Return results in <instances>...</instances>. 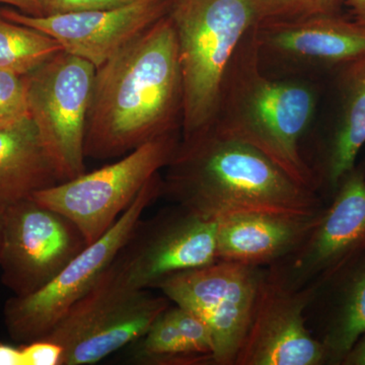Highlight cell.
<instances>
[{"mask_svg": "<svg viewBox=\"0 0 365 365\" xmlns=\"http://www.w3.org/2000/svg\"><path fill=\"white\" fill-rule=\"evenodd\" d=\"M182 108L176 33L165 16L96 68L86 158H122L158 137L182 132Z\"/></svg>", "mask_w": 365, "mask_h": 365, "instance_id": "6da1fadb", "label": "cell"}, {"mask_svg": "<svg viewBox=\"0 0 365 365\" xmlns=\"http://www.w3.org/2000/svg\"><path fill=\"white\" fill-rule=\"evenodd\" d=\"M163 195L215 220L247 211L314 215L323 210L316 191L294 181L253 146L212 128L181 138L165 167Z\"/></svg>", "mask_w": 365, "mask_h": 365, "instance_id": "7a4b0ae2", "label": "cell"}, {"mask_svg": "<svg viewBox=\"0 0 365 365\" xmlns=\"http://www.w3.org/2000/svg\"><path fill=\"white\" fill-rule=\"evenodd\" d=\"M256 25L245 36L228 66L215 119L208 128L253 146L294 181L317 191L316 176L299 145L314 117L316 95L307 83L277 81L264 73Z\"/></svg>", "mask_w": 365, "mask_h": 365, "instance_id": "3957f363", "label": "cell"}, {"mask_svg": "<svg viewBox=\"0 0 365 365\" xmlns=\"http://www.w3.org/2000/svg\"><path fill=\"white\" fill-rule=\"evenodd\" d=\"M167 16L179 49L186 139L212 124L228 66L257 24L256 0H168Z\"/></svg>", "mask_w": 365, "mask_h": 365, "instance_id": "277c9868", "label": "cell"}, {"mask_svg": "<svg viewBox=\"0 0 365 365\" xmlns=\"http://www.w3.org/2000/svg\"><path fill=\"white\" fill-rule=\"evenodd\" d=\"M180 140L181 131L165 134L111 165L40 190L31 198L66 216L90 245L112 227L151 178L165 169Z\"/></svg>", "mask_w": 365, "mask_h": 365, "instance_id": "5b68a950", "label": "cell"}, {"mask_svg": "<svg viewBox=\"0 0 365 365\" xmlns=\"http://www.w3.org/2000/svg\"><path fill=\"white\" fill-rule=\"evenodd\" d=\"M170 302L127 287L109 267L44 338L63 348L61 365L98 364L143 337Z\"/></svg>", "mask_w": 365, "mask_h": 365, "instance_id": "8992f818", "label": "cell"}, {"mask_svg": "<svg viewBox=\"0 0 365 365\" xmlns=\"http://www.w3.org/2000/svg\"><path fill=\"white\" fill-rule=\"evenodd\" d=\"M162 195L163 178L158 173L112 227L74 257L56 277L34 294L9 299L4 317L11 337L29 343L47 336L67 311L95 287L130 239L144 211Z\"/></svg>", "mask_w": 365, "mask_h": 365, "instance_id": "52a82bcc", "label": "cell"}, {"mask_svg": "<svg viewBox=\"0 0 365 365\" xmlns=\"http://www.w3.org/2000/svg\"><path fill=\"white\" fill-rule=\"evenodd\" d=\"M96 67L59 52L26 76L29 115L60 182L85 174V138Z\"/></svg>", "mask_w": 365, "mask_h": 365, "instance_id": "ba28073f", "label": "cell"}, {"mask_svg": "<svg viewBox=\"0 0 365 365\" xmlns=\"http://www.w3.org/2000/svg\"><path fill=\"white\" fill-rule=\"evenodd\" d=\"M265 271L260 266L216 260L174 274L155 288L205 321L212 336L215 364L235 365Z\"/></svg>", "mask_w": 365, "mask_h": 365, "instance_id": "9c48e42d", "label": "cell"}, {"mask_svg": "<svg viewBox=\"0 0 365 365\" xmlns=\"http://www.w3.org/2000/svg\"><path fill=\"white\" fill-rule=\"evenodd\" d=\"M2 282L26 297L56 277L88 246L66 216L26 198L0 212Z\"/></svg>", "mask_w": 365, "mask_h": 365, "instance_id": "30bf717a", "label": "cell"}, {"mask_svg": "<svg viewBox=\"0 0 365 365\" xmlns=\"http://www.w3.org/2000/svg\"><path fill=\"white\" fill-rule=\"evenodd\" d=\"M217 222L181 205L139 222L110 266L133 289L155 288L165 278L218 260Z\"/></svg>", "mask_w": 365, "mask_h": 365, "instance_id": "8fae6325", "label": "cell"}, {"mask_svg": "<svg viewBox=\"0 0 365 365\" xmlns=\"http://www.w3.org/2000/svg\"><path fill=\"white\" fill-rule=\"evenodd\" d=\"M318 289H295L274 270L265 271L235 365L327 364L325 348L309 332L304 316Z\"/></svg>", "mask_w": 365, "mask_h": 365, "instance_id": "7c38bea8", "label": "cell"}, {"mask_svg": "<svg viewBox=\"0 0 365 365\" xmlns=\"http://www.w3.org/2000/svg\"><path fill=\"white\" fill-rule=\"evenodd\" d=\"M304 244L273 269L289 287H318L365 251V178L347 175Z\"/></svg>", "mask_w": 365, "mask_h": 365, "instance_id": "4fadbf2b", "label": "cell"}, {"mask_svg": "<svg viewBox=\"0 0 365 365\" xmlns=\"http://www.w3.org/2000/svg\"><path fill=\"white\" fill-rule=\"evenodd\" d=\"M168 0H136L101 11L34 16L18 9H0L6 20L30 26L57 41L63 51L96 68L167 16Z\"/></svg>", "mask_w": 365, "mask_h": 365, "instance_id": "5bb4252c", "label": "cell"}, {"mask_svg": "<svg viewBox=\"0 0 365 365\" xmlns=\"http://www.w3.org/2000/svg\"><path fill=\"white\" fill-rule=\"evenodd\" d=\"M260 59L289 66L349 64L365 56V26L339 14L257 24Z\"/></svg>", "mask_w": 365, "mask_h": 365, "instance_id": "9a60e30c", "label": "cell"}, {"mask_svg": "<svg viewBox=\"0 0 365 365\" xmlns=\"http://www.w3.org/2000/svg\"><path fill=\"white\" fill-rule=\"evenodd\" d=\"M322 213L247 211L222 216L216 220L217 259L260 267L283 260L304 244Z\"/></svg>", "mask_w": 365, "mask_h": 365, "instance_id": "2e32d148", "label": "cell"}, {"mask_svg": "<svg viewBox=\"0 0 365 365\" xmlns=\"http://www.w3.org/2000/svg\"><path fill=\"white\" fill-rule=\"evenodd\" d=\"M58 182L30 117L0 127V211Z\"/></svg>", "mask_w": 365, "mask_h": 365, "instance_id": "e0dca14e", "label": "cell"}, {"mask_svg": "<svg viewBox=\"0 0 365 365\" xmlns=\"http://www.w3.org/2000/svg\"><path fill=\"white\" fill-rule=\"evenodd\" d=\"M343 79L346 86L344 107L326 165L327 180L333 189H337L353 170L365 143V68L348 64Z\"/></svg>", "mask_w": 365, "mask_h": 365, "instance_id": "ac0fdd59", "label": "cell"}, {"mask_svg": "<svg viewBox=\"0 0 365 365\" xmlns=\"http://www.w3.org/2000/svg\"><path fill=\"white\" fill-rule=\"evenodd\" d=\"M347 276L334 307L322 344L327 364H342L346 355L365 334V251L352 260Z\"/></svg>", "mask_w": 365, "mask_h": 365, "instance_id": "d6986e66", "label": "cell"}, {"mask_svg": "<svg viewBox=\"0 0 365 365\" xmlns=\"http://www.w3.org/2000/svg\"><path fill=\"white\" fill-rule=\"evenodd\" d=\"M61 51L47 34L0 16V71L28 76Z\"/></svg>", "mask_w": 365, "mask_h": 365, "instance_id": "ffe728a7", "label": "cell"}, {"mask_svg": "<svg viewBox=\"0 0 365 365\" xmlns=\"http://www.w3.org/2000/svg\"><path fill=\"white\" fill-rule=\"evenodd\" d=\"M132 360L138 364H213L206 355L192 352L182 340L168 309L135 342Z\"/></svg>", "mask_w": 365, "mask_h": 365, "instance_id": "44dd1931", "label": "cell"}, {"mask_svg": "<svg viewBox=\"0 0 365 365\" xmlns=\"http://www.w3.org/2000/svg\"><path fill=\"white\" fill-rule=\"evenodd\" d=\"M345 0H256L257 24L337 14Z\"/></svg>", "mask_w": 365, "mask_h": 365, "instance_id": "7402d4cb", "label": "cell"}, {"mask_svg": "<svg viewBox=\"0 0 365 365\" xmlns=\"http://www.w3.org/2000/svg\"><path fill=\"white\" fill-rule=\"evenodd\" d=\"M29 115L26 76L0 71V127L9 126Z\"/></svg>", "mask_w": 365, "mask_h": 365, "instance_id": "603a6c76", "label": "cell"}, {"mask_svg": "<svg viewBox=\"0 0 365 365\" xmlns=\"http://www.w3.org/2000/svg\"><path fill=\"white\" fill-rule=\"evenodd\" d=\"M168 312L191 351L213 359L212 336L205 321L193 312L179 306H170Z\"/></svg>", "mask_w": 365, "mask_h": 365, "instance_id": "cb8c5ba5", "label": "cell"}, {"mask_svg": "<svg viewBox=\"0 0 365 365\" xmlns=\"http://www.w3.org/2000/svg\"><path fill=\"white\" fill-rule=\"evenodd\" d=\"M134 1L136 0H42V16L116 9Z\"/></svg>", "mask_w": 365, "mask_h": 365, "instance_id": "d4e9b609", "label": "cell"}, {"mask_svg": "<svg viewBox=\"0 0 365 365\" xmlns=\"http://www.w3.org/2000/svg\"><path fill=\"white\" fill-rule=\"evenodd\" d=\"M24 365H61L63 348L54 342L46 339H37L21 346Z\"/></svg>", "mask_w": 365, "mask_h": 365, "instance_id": "484cf974", "label": "cell"}, {"mask_svg": "<svg viewBox=\"0 0 365 365\" xmlns=\"http://www.w3.org/2000/svg\"><path fill=\"white\" fill-rule=\"evenodd\" d=\"M0 4H9L29 16H43L42 0H0Z\"/></svg>", "mask_w": 365, "mask_h": 365, "instance_id": "4316f807", "label": "cell"}, {"mask_svg": "<svg viewBox=\"0 0 365 365\" xmlns=\"http://www.w3.org/2000/svg\"><path fill=\"white\" fill-rule=\"evenodd\" d=\"M0 365H24L21 347L0 342Z\"/></svg>", "mask_w": 365, "mask_h": 365, "instance_id": "83f0119b", "label": "cell"}, {"mask_svg": "<svg viewBox=\"0 0 365 365\" xmlns=\"http://www.w3.org/2000/svg\"><path fill=\"white\" fill-rule=\"evenodd\" d=\"M342 364L365 365V334L355 343L352 349L346 355Z\"/></svg>", "mask_w": 365, "mask_h": 365, "instance_id": "f1b7e54d", "label": "cell"}, {"mask_svg": "<svg viewBox=\"0 0 365 365\" xmlns=\"http://www.w3.org/2000/svg\"><path fill=\"white\" fill-rule=\"evenodd\" d=\"M351 9L354 21L365 26V0H345Z\"/></svg>", "mask_w": 365, "mask_h": 365, "instance_id": "f546056e", "label": "cell"}, {"mask_svg": "<svg viewBox=\"0 0 365 365\" xmlns=\"http://www.w3.org/2000/svg\"><path fill=\"white\" fill-rule=\"evenodd\" d=\"M352 64L353 66L360 67V68H365V56L356 60V61L352 62Z\"/></svg>", "mask_w": 365, "mask_h": 365, "instance_id": "4dcf8cb0", "label": "cell"}, {"mask_svg": "<svg viewBox=\"0 0 365 365\" xmlns=\"http://www.w3.org/2000/svg\"><path fill=\"white\" fill-rule=\"evenodd\" d=\"M4 210V209H2ZM1 212V211H0ZM0 235H1V216H0Z\"/></svg>", "mask_w": 365, "mask_h": 365, "instance_id": "1f68e13d", "label": "cell"}]
</instances>
